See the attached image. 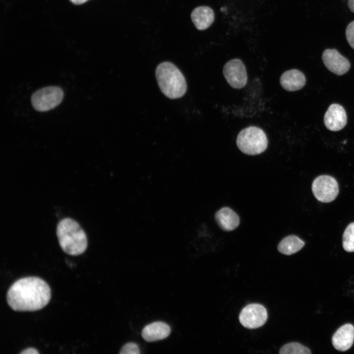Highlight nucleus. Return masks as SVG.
<instances>
[{
  "label": "nucleus",
  "mask_w": 354,
  "mask_h": 354,
  "mask_svg": "<svg viewBox=\"0 0 354 354\" xmlns=\"http://www.w3.org/2000/svg\"><path fill=\"white\" fill-rule=\"evenodd\" d=\"M236 143L242 152L255 155L266 150L268 140L263 130L258 127L251 126L240 131L237 136Z\"/></svg>",
  "instance_id": "obj_4"
},
{
  "label": "nucleus",
  "mask_w": 354,
  "mask_h": 354,
  "mask_svg": "<svg viewBox=\"0 0 354 354\" xmlns=\"http://www.w3.org/2000/svg\"><path fill=\"white\" fill-rule=\"evenodd\" d=\"M171 332V328L166 323L155 322L146 325L143 329L142 336L146 341L152 342L162 340L167 337Z\"/></svg>",
  "instance_id": "obj_13"
},
{
  "label": "nucleus",
  "mask_w": 354,
  "mask_h": 354,
  "mask_svg": "<svg viewBox=\"0 0 354 354\" xmlns=\"http://www.w3.org/2000/svg\"><path fill=\"white\" fill-rule=\"evenodd\" d=\"M51 289L42 279L25 277L14 282L8 289L6 301L15 311H34L42 309L49 302Z\"/></svg>",
  "instance_id": "obj_1"
},
{
  "label": "nucleus",
  "mask_w": 354,
  "mask_h": 354,
  "mask_svg": "<svg viewBox=\"0 0 354 354\" xmlns=\"http://www.w3.org/2000/svg\"><path fill=\"white\" fill-rule=\"evenodd\" d=\"M346 37L349 44L354 49V21L347 26L346 30Z\"/></svg>",
  "instance_id": "obj_20"
},
{
  "label": "nucleus",
  "mask_w": 354,
  "mask_h": 354,
  "mask_svg": "<svg viewBox=\"0 0 354 354\" xmlns=\"http://www.w3.org/2000/svg\"><path fill=\"white\" fill-rule=\"evenodd\" d=\"M304 242L296 236H289L283 238L278 245V251L286 255H290L299 251Z\"/></svg>",
  "instance_id": "obj_16"
},
{
  "label": "nucleus",
  "mask_w": 354,
  "mask_h": 354,
  "mask_svg": "<svg viewBox=\"0 0 354 354\" xmlns=\"http://www.w3.org/2000/svg\"><path fill=\"white\" fill-rule=\"evenodd\" d=\"M267 319V313L266 308L258 303L246 305L241 311L239 321L245 327L254 329L263 325Z\"/></svg>",
  "instance_id": "obj_7"
},
{
  "label": "nucleus",
  "mask_w": 354,
  "mask_h": 354,
  "mask_svg": "<svg viewBox=\"0 0 354 354\" xmlns=\"http://www.w3.org/2000/svg\"><path fill=\"white\" fill-rule=\"evenodd\" d=\"M158 85L162 92L170 99L181 97L185 93L187 85L180 70L170 62L159 64L155 70Z\"/></svg>",
  "instance_id": "obj_3"
},
{
  "label": "nucleus",
  "mask_w": 354,
  "mask_h": 354,
  "mask_svg": "<svg viewBox=\"0 0 354 354\" xmlns=\"http://www.w3.org/2000/svg\"><path fill=\"white\" fill-rule=\"evenodd\" d=\"M56 233L59 246L65 253L76 256L86 250V235L74 219L68 217L61 219L57 225Z\"/></svg>",
  "instance_id": "obj_2"
},
{
  "label": "nucleus",
  "mask_w": 354,
  "mask_h": 354,
  "mask_svg": "<svg viewBox=\"0 0 354 354\" xmlns=\"http://www.w3.org/2000/svg\"><path fill=\"white\" fill-rule=\"evenodd\" d=\"M322 58L325 66L336 75H342L350 68L351 64L349 60L335 49L325 50Z\"/></svg>",
  "instance_id": "obj_9"
},
{
  "label": "nucleus",
  "mask_w": 354,
  "mask_h": 354,
  "mask_svg": "<svg viewBox=\"0 0 354 354\" xmlns=\"http://www.w3.org/2000/svg\"><path fill=\"white\" fill-rule=\"evenodd\" d=\"M354 341V326L346 324L335 332L332 338L333 347L339 351H346L349 349Z\"/></svg>",
  "instance_id": "obj_11"
},
{
  "label": "nucleus",
  "mask_w": 354,
  "mask_h": 354,
  "mask_svg": "<svg viewBox=\"0 0 354 354\" xmlns=\"http://www.w3.org/2000/svg\"><path fill=\"white\" fill-rule=\"evenodd\" d=\"M20 354H38L39 352L38 351L33 348H28L23 350L20 353Z\"/></svg>",
  "instance_id": "obj_21"
},
{
  "label": "nucleus",
  "mask_w": 354,
  "mask_h": 354,
  "mask_svg": "<svg viewBox=\"0 0 354 354\" xmlns=\"http://www.w3.org/2000/svg\"><path fill=\"white\" fill-rule=\"evenodd\" d=\"M88 0H70L71 2L75 4H81L85 3Z\"/></svg>",
  "instance_id": "obj_23"
},
{
  "label": "nucleus",
  "mask_w": 354,
  "mask_h": 354,
  "mask_svg": "<svg viewBox=\"0 0 354 354\" xmlns=\"http://www.w3.org/2000/svg\"><path fill=\"white\" fill-rule=\"evenodd\" d=\"M282 87L289 91L301 89L305 85L306 78L304 74L297 69H291L284 72L280 77Z\"/></svg>",
  "instance_id": "obj_12"
},
{
  "label": "nucleus",
  "mask_w": 354,
  "mask_h": 354,
  "mask_svg": "<svg viewBox=\"0 0 354 354\" xmlns=\"http://www.w3.org/2000/svg\"><path fill=\"white\" fill-rule=\"evenodd\" d=\"M343 246L347 252H354V222L350 224L344 232Z\"/></svg>",
  "instance_id": "obj_18"
},
{
  "label": "nucleus",
  "mask_w": 354,
  "mask_h": 354,
  "mask_svg": "<svg viewBox=\"0 0 354 354\" xmlns=\"http://www.w3.org/2000/svg\"><path fill=\"white\" fill-rule=\"evenodd\" d=\"M348 5L350 10L354 13V0H349Z\"/></svg>",
  "instance_id": "obj_22"
},
{
  "label": "nucleus",
  "mask_w": 354,
  "mask_h": 354,
  "mask_svg": "<svg viewBox=\"0 0 354 354\" xmlns=\"http://www.w3.org/2000/svg\"><path fill=\"white\" fill-rule=\"evenodd\" d=\"M63 98V91L58 86H49L34 92L31 96L33 108L39 112H46L58 106Z\"/></svg>",
  "instance_id": "obj_5"
},
{
  "label": "nucleus",
  "mask_w": 354,
  "mask_h": 354,
  "mask_svg": "<svg viewBox=\"0 0 354 354\" xmlns=\"http://www.w3.org/2000/svg\"><path fill=\"white\" fill-rule=\"evenodd\" d=\"M223 73L229 85L234 88H243L247 82V75L242 61L238 59L230 60L224 66Z\"/></svg>",
  "instance_id": "obj_8"
},
{
  "label": "nucleus",
  "mask_w": 354,
  "mask_h": 354,
  "mask_svg": "<svg viewBox=\"0 0 354 354\" xmlns=\"http://www.w3.org/2000/svg\"><path fill=\"white\" fill-rule=\"evenodd\" d=\"M191 19L198 30H204L212 24L214 14L210 7L205 6H199L192 11Z\"/></svg>",
  "instance_id": "obj_15"
},
{
  "label": "nucleus",
  "mask_w": 354,
  "mask_h": 354,
  "mask_svg": "<svg viewBox=\"0 0 354 354\" xmlns=\"http://www.w3.org/2000/svg\"><path fill=\"white\" fill-rule=\"evenodd\" d=\"M312 190L318 201L323 203H329L333 201L338 195V184L333 177L322 175L313 181Z\"/></svg>",
  "instance_id": "obj_6"
},
{
  "label": "nucleus",
  "mask_w": 354,
  "mask_h": 354,
  "mask_svg": "<svg viewBox=\"0 0 354 354\" xmlns=\"http://www.w3.org/2000/svg\"><path fill=\"white\" fill-rule=\"evenodd\" d=\"M310 350L297 342L288 343L281 347L280 350V354H310Z\"/></svg>",
  "instance_id": "obj_17"
},
{
  "label": "nucleus",
  "mask_w": 354,
  "mask_h": 354,
  "mask_svg": "<svg viewBox=\"0 0 354 354\" xmlns=\"http://www.w3.org/2000/svg\"><path fill=\"white\" fill-rule=\"evenodd\" d=\"M140 353L138 345L132 342L126 344L121 349L120 354H139Z\"/></svg>",
  "instance_id": "obj_19"
},
{
  "label": "nucleus",
  "mask_w": 354,
  "mask_h": 354,
  "mask_svg": "<svg viewBox=\"0 0 354 354\" xmlns=\"http://www.w3.org/2000/svg\"><path fill=\"white\" fill-rule=\"evenodd\" d=\"M215 219L219 227L225 231H231L236 228L239 224L238 215L232 209L224 207L217 211Z\"/></svg>",
  "instance_id": "obj_14"
},
{
  "label": "nucleus",
  "mask_w": 354,
  "mask_h": 354,
  "mask_svg": "<svg viewBox=\"0 0 354 354\" xmlns=\"http://www.w3.org/2000/svg\"><path fill=\"white\" fill-rule=\"evenodd\" d=\"M347 117L344 108L338 104H332L325 112L324 122L327 129L337 131L343 129L346 125Z\"/></svg>",
  "instance_id": "obj_10"
}]
</instances>
